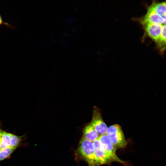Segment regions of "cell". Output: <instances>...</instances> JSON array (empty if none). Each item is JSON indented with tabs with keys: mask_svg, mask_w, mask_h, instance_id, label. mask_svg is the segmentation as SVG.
I'll list each match as a JSON object with an SVG mask.
<instances>
[{
	"mask_svg": "<svg viewBox=\"0 0 166 166\" xmlns=\"http://www.w3.org/2000/svg\"><path fill=\"white\" fill-rule=\"evenodd\" d=\"M75 160H84L89 166H100L95 156L93 143L81 138L75 152Z\"/></svg>",
	"mask_w": 166,
	"mask_h": 166,
	"instance_id": "1",
	"label": "cell"
},
{
	"mask_svg": "<svg viewBox=\"0 0 166 166\" xmlns=\"http://www.w3.org/2000/svg\"><path fill=\"white\" fill-rule=\"evenodd\" d=\"M117 150L124 148L127 142L121 126L115 124L108 127L106 133Z\"/></svg>",
	"mask_w": 166,
	"mask_h": 166,
	"instance_id": "2",
	"label": "cell"
},
{
	"mask_svg": "<svg viewBox=\"0 0 166 166\" xmlns=\"http://www.w3.org/2000/svg\"><path fill=\"white\" fill-rule=\"evenodd\" d=\"M98 139L112 162H116L124 166H129L127 162L121 160L117 156V149L106 134L100 135Z\"/></svg>",
	"mask_w": 166,
	"mask_h": 166,
	"instance_id": "3",
	"label": "cell"
},
{
	"mask_svg": "<svg viewBox=\"0 0 166 166\" xmlns=\"http://www.w3.org/2000/svg\"><path fill=\"white\" fill-rule=\"evenodd\" d=\"M90 123L99 136L106 133L108 127L103 119L100 110L96 106L93 108L92 118Z\"/></svg>",
	"mask_w": 166,
	"mask_h": 166,
	"instance_id": "4",
	"label": "cell"
},
{
	"mask_svg": "<svg viewBox=\"0 0 166 166\" xmlns=\"http://www.w3.org/2000/svg\"><path fill=\"white\" fill-rule=\"evenodd\" d=\"M140 22L143 25L150 23L165 25L166 15L161 17L157 14L151 5L148 8L146 14L141 20Z\"/></svg>",
	"mask_w": 166,
	"mask_h": 166,
	"instance_id": "5",
	"label": "cell"
},
{
	"mask_svg": "<svg viewBox=\"0 0 166 166\" xmlns=\"http://www.w3.org/2000/svg\"><path fill=\"white\" fill-rule=\"evenodd\" d=\"M95 154L100 165L111 164L112 162L98 139L93 142Z\"/></svg>",
	"mask_w": 166,
	"mask_h": 166,
	"instance_id": "6",
	"label": "cell"
},
{
	"mask_svg": "<svg viewBox=\"0 0 166 166\" xmlns=\"http://www.w3.org/2000/svg\"><path fill=\"white\" fill-rule=\"evenodd\" d=\"M164 25L150 23L144 25L148 36L156 42L160 37Z\"/></svg>",
	"mask_w": 166,
	"mask_h": 166,
	"instance_id": "7",
	"label": "cell"
},
{
	"mask_svg": "<svg viewBox=\"0 0 166 166\" xmlns=\"http://www.w3.org/2000/svg\"><path fill=\"white\" fill-rule=\"evenodd\" d=\"M99 135L90 122L86 124L83 129L82 138L93 142L98 139Z\"/></svg>",
	"mask_w": 166,
	"mask_h": 166,
	"instance_id": "8",
	"label": "cell"
},
{
	"mask_svg": "<svg viewBox=\"0 0 166 166\" xmlns=\"http://www.w3.org/2000/svg\"><path fill=\"white\" fill-rule=\"evenodd\" d=\"M151 6L158 15L163 17L166 15V2L154 3Z\"/></svg>",
	"mask_w": 166,
	"mask_h": 166,
	"instance_id": "9",
	"label": "cell"
},
{
	"mask_svg": "<svg viewBox=\"0 0 166 166\" xmlns=\"http://www.w3.org/2000/svg\"><path fill=\"white\" fill-rule=\"evenodd\" d=\"M9 133L3 131L0 140V148L1 149L10 147V138Z\"/></svg>",
	"mask_w": 166,
	"mask_h": 166,
	"instance_id": "10",
	"label": "cell"
},
{
	"mask_svg": "<svg viewBox=\"0 0 166 166\" xmlns=\"http://www.w3.org/2000/svg\"><path fill=\"white\" fill-rule=\"evenodd\" d=\"M17 148L9 147L0 150V161L8 158Z\"/></svg>",
	"mask_w": 166,
	"mask_h": 166,
	"instance_id": "11",
	"label": "cell"
},
{
	"mask_svg": "<svg viewBox=\"0 0 166 166\" xmlns=\"http://www.w3.org/2000/svg\"><path fill=\"white\" fill-rule=\"evenodd\" d=\"M9 135L10 138V147L17 148L21 141L22 136L11 133H10Z\"/></svg>",
	"mask_w": 166,
	"mask_h": 166,
	"instance_id": "12",
	"label": "cell"
},
{
	"mask_svg": "<svg viewBox=\"0 0 166 166\" xmlns=\"http://www.w3.org/2000/svg\"><path fill=\"white\" fill-rule=\"evenodd\" d=\"M159 46L161 48L162 47V49L163 50L164 45H165L166 43V25L163 26L162 31L160 37L156 42Z\"/></svg>",
	"mask_w": 166,
	"mask_h": 166,
	"instance_id": "13",
	"label": "cell"
},
{
	"mask_svg": "<svg viewBox=\"0 0 166 166\" xmlns=\"http://www.w3.org/2000/svg\"><path fill=\"white\" fill-rule=\"evenodd\" d=\"M3 131L0 128V140L1 138Z\"/></svg>",
	"mask_w": 166,
	"mask_h": 166,
	"instance_id": "14",
	"label": "cell"
},
{
	"mask_svg": "<svg viewBox=\"0 0 166 166\" xmlns=\"http://www.w3.org/2000/svg\"><path fill=\"white\" fill-rule=\"evenodd\" d=\"M2 18L1 17L0 15V25L2 24Z\"/></svg>",
	"mask_w": 166,
	"mask_h": 166,
	"instance_id": "15",
	"label": "cell"
},
{
	"mask_svg": "<svg viewBox=\"0 0 166 166\" xmlns=\"http://www.w3.org/2000/svg\"><path fill=\"white\" fill-rule=\"evenodd\" d=\"M1 149V148H0V150Z\"/></svg>",
	"mask_w": 166,
	"mask_h": 166,
	"instance_id": "16",
	"label": "cell"
}]
</instances>
